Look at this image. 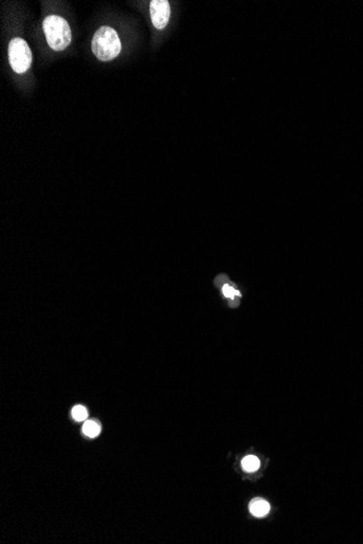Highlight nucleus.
<instances>
[{"instance_id":"0eeeda50","label":"nucleus","mask_w":363,"mask_h":544,"mask_svg":"<svg viewBox=\"0 0 363 544\" xmlns=\"http://www.w3.org/2000/svg\"><path fill=\"white\" fill-rule=\"evenodd\" d=\"M242 466L246 472L252 473V472L257 471L258 468L260 467V461L255 455H247L242 462Z\"/></svg>"},{"instance_id":"20e7f679","label":"nucleus","mask_w":363,"mask_h":544,"mask_svg":"<svg viewBox=\"0 0 363 544\" xmlns=\"http://www.w3.org/2000/svg\"><path fill=\"white\" fill-rule=\"evenodd\" d=\"M151 16L153 26L163 30L168 26L171 16V7L167 0H153L151 3Z\"/></svg>"},{"instance_id":"6e6552de","label":"nucleus","mask_w":363,"mask_h":544,"mask_svg":"<svg viewBox=\"0 0 363 544\" xmlns=\"http://www.w3.org/2000/svg\"><path fill=\"white\" fill-rule=\"evenodd\" d=\"M83 433L90 438H95L99 435L100 425L96 420H86L83 426Z\"/></svg>"},{"instance_id":"423d86ee","label":"nucleus","mask_w":363,"mask_h":544,"mask_svg":"<svg viewBox=\"0 0 363 544\" xmlns=\"http://www.w3.org/2000/svg\"><path fill=\"white\" fill-rule=\"evenodd\" d=\"M270 504L264 499H255L249 504V511L256 517H264L270 512Z\"/></svg>"},{"instance_id":"f03ea898","label":"nucleus","mask_w":363,"mask_h":544,"mask_svg":"<svg viewBox=\"0 0 363 544\" xmlns=\"http://www.w3.org/2000/svg\"><path fill=\"white\" fill-rule=\"evenodd\" d=\"M47 44L53 50L63 51L71 44L72 32L69 23L59 16H49L43 23Z\"/></svg>"},{"instance_id":"7ed1b4c3","label":"nucleus","mask_w":363,"mask_h":544,"mask_svg":"<svg viewBox=\"0 0 363 544\" xmlns=\"http://www.w3.org/2000/svg\"><path fill=\"white\" fill-rule=\"evenodd\" d=\"M8 55H9L10 65L16 73H26L30 70L33 55L26 40L18 37L13 38L10 42Z\"/></svg>"},{"instance_id":"f257e3e1","label":"nucleus","mask_w":363,"mask_h":544,"mask_svg":"<svg viewBox=\"0 0 363 544\" xmlns=\"http://www.w3.org/2000/svg\"><path fill=\"white\" fill-rule=\"evenodd\" d=\"M121 40L118 33L112 28L102 26L94 35L92 40V51L98 60L112 61L120 55Z\"/></svg>"},{"instance_id":"39448f33","label":"nucleus","mask_w":363,"mask_h":544,"mask_svg":"<svg viewBox=\"0 0 363 544\" xmlns=\"http://www.w3.org/2000/svg\"><path fill=\"white\" fill-rule=\"evenodd\" d=\"M215 285L220 289L222 295L227 298L229 305L233 308L239 307L242 299V293L239 289L229 281L227 275L221 274L215 279Z\"/></svg>"},{"instance_id":"1a4fd4ad","label":"nucleus","mask_w":363,"mask_h":544,"mask_svg":"<svg viewBox=\"0 0 363 544\" xmlns=\"http://www.w3.org/2000/svg\"><path fill=\"white\" fill-rule=\"evenodd\" d=\"M87 415V410H86V408H84L83 406H75L73 410H72V416H73V418H75V420H77V422H83V420H86Z\"/></svg>"}]
</instances>
